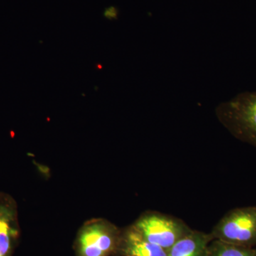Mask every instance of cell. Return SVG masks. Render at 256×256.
Instances as JSON below:
<instances>
[{
  "instance_id": "9",
  "label": "cell",
  "mask_w": 256,
  "mask_h": 256,
  "mask_svg": "<svg viewBox=\"0 0 256 256\" xmlns=\"http://www.w3.org/2000/svg\"><path fill=\"white\" fill-rule=\"evenodd\" d=\"M104 16L107 18H114L116 16V11L114 8H108L104 13Z\"/></svg>"
},
{
  "instance_id": "6",
  "label": "cell",
  "mask_w": 256,
  "mask_h": 256,
  "mask_svg": "<svg viewBox=\"0 0 256 256\" xmlns=\"http://www.w3.org/2000/svg\"><path fill=\"white\" fill-rule=\"evenodd\" d=\"M114 256H168V252L148 242L130 225L121 229Z\"/></svg>"
},
{
  "instance_id": "5",
  "label": "cell",
  "mask_w": 256,
  "mask_h": 256,
  "mask_svg": "<svg viewBox=\"0 0 256 256\" xmlns=\"http://www.w3.org/2000/svg\"><path fill=\"white\" fill-rule=\"evenodd\" d=\"M20 237L18 204L0 192V256H13Z\"/></svg>"
},
{
  "instance_id": "3",
  "label": "cell",
  "mask_w": 256,
  "mask_h": 256,
  "mask_svg": "<svg viewBox=\"0 0 256 256\" xmlns=\"http://www.w3.org/2000/svg\"><path fill=\"white\" fill-rule=\"evenodd\" d=\"M132 226L146 240L166 252L193 230L180 218L156 212L142 214Z\"/></svg>"
},
{
  "instance_id": "7",
  "label": "cell",
  "mask_w": 256,
  "mask_h": 256,
  "mask_svg": "<svg viewBox=\"0 0 256 256\" xmlns=\"http://www.w3.org/2000/svg\"><path fill=\"white\" fill-rule=\"evenodd\" d=\"M210 234L192 230L168 250V256H207Z\"/></svg>"
},
{
  "instance_id": "1",
  "label": "cell",
  "mask_w": 256,
  "mask_h": 256,
  "mask_svg": "<svg viewBox=\"0 0 256 256\" xmlns=\"http://www.w3.org/2000/svg\"><path fill=\"white\" fill-rule=\"evenodd\" d=\"M216 116L232 136L256 146V92H246L217 107Z\"/></svg>"
},
{
  "instance_id": "8",
  "label": "cell",
  "mask_w": 256,
  "mask_h": 256,
  "mask_svg": "<svg viewBox=\"0 0 256 256\" xmlns=\"http://www.w3.org/2000/svg\"><path fill=\"white\" fill-rule=\"evenodd\" d=\"M207 256H256V247L239 246L214 239L208 246Z\"/></svg>"
},
{
  "instance_id": "4",
  "label": "cell",
  "mask_w": 256,
  "mask_h": 256,
  "mask_svg": "<svg viewBox=\"0 0 256 256\" xmlns=\"http://www.w3.org/2000/svg\"><path fill=\"white\" fill-rule=\"evenodd\" d=\"M214 239L246 248L256 247V206L229 210L216 224Z\"/></svg>"
},
{
  "instance_id": "2",
  "label": "cell",
  "mask_w": 256,
  "mask_h": 256,
  "mask_svg": "<svg viewBox=\"0 0 256 256\" xmlns=\"http://www.w3.org/2000/svg\"><path fill=\"white\" fill-rule=\"evenodd\" d=\"M120 234V228L105 218L88 220L76 237L75 256H114Z\"/></svg>"
}]
</instances>
